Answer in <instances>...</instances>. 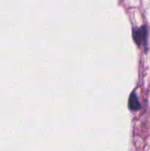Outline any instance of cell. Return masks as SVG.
<instances>
[{
    "label": "cell",
    "instance_id": "1",
    "mask_svg": "<svg viewBox=\"0 0 150 151\" xmlns=\"http://www.w3.org/2000/svg\"><path fill=\"white\" fill-rule=\"evenodd\" d=\"M133 39H134L135 42L139 46L146 45V43H147V35H148L146 27H141L140 28L133 29Z\"/></svg>",
    "mask_w": 150,
    "mask_h": 151
},
{
    "label": "cell",
    "instance_id": "2",
    "mask_svg": "<svg viewBox=\"0 0 150 151\" xmlns=\"http://www.w3.org/2000/svg\"><path fill=\"white\" fill-rule=\"evenodd\" d=\"M129 107L132 111H138L141 109V104L139 103L138 97L134 92L132 93L129 98Z\"/></svg>",
    "mask_w": 150,
    "mask_h": 151
}]
</instances>
